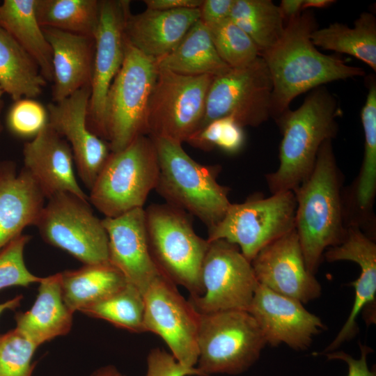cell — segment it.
Returning a JSON list of instances; mask_svg holds the SVG:
<instances>
[{"mask_svg": "<svg viewBox=\"0 0 376 376\" xmlns=\"http://www.w3.org/2000/svg\"><path fill=\"white\" fill-rule=\"evenodd\" d=\"M316 29L313 11L305 10L288 21L279 42L260 55L272 81L270 113L275 120L304 93L331 81L365 75L363 68L318 50L311 38Z\"/></svg>", "mask_w": 376, "mask_h": 376, "instance_id": "cell-1", "label": "cell"}, {"mask_svg": "<svg viewBox=\"0 0 376 376\" xmlns=\"http://www.w3.org/2000/svg\"><path fill=\"white\" fill-rule=\"evenodd\" d=\"M340 114L336 97L323 86L312 90L295 110L275 120L282 134L279 166L266 176L273 194L295 190L311 174L322 144L335 137Z\"/></svg>", "mask_w": 376, "mask_h": 376, "instance_id": "cell-2", "label": "cell"}, {"mask_svg": "<svg viewBox=\"0 0 376 376\" xmlns=\"http://www.w3.org/2000/svg\"><path fill=\"white\" fill-rule=\"evenodd\" d=\"M318 151L309 176L293 191L296 198L295 230L308 270L315 275L323 253L344 238L340 177L331 143Z\"/></svg>", "mask_w": 376, "mask_h": 376, "instance_id": "cell-3", "label": "cell"}, {"mask_svg": "<svg viewBox=\"0 0 376 376\" xmlns=\"http://www.w3.org/2000/svg\"><path fill=\"white\" fill-rule=\"evenodd\" d=\"M151 138L159 164L155 189L168 204L196 216L208 230L215 226L231 205L228 189L217 180V166L198 163L182 148V143Z\"/></svg>", "mask_w": 376, "mask_h": 376, "instance_id": "cell-4", "label": "cell"}, {"mask_svg": "<svg viewBox=\"0 0 376 376\" xmlns=\"http://www.w3.org/2000/svg\"><path fill=\"white\" fill-rule=\"evenodd\" d=\"M159 164L152 138L141 135L111 152L90 189L88 201L105 217L143 207L156 188Z\"/></svg>", "mask_w": 376, "mask_h": 376, "instance_id": "cell-5", "label": "cell"}, {"mask_svg": "<svg viewBox=\"0 0 376 376\" xmlns=\"http://www.w3.org/2000/svg\"><path fill=\"white\" fill-rule=\"evenodd\" d=\"M149 248L160 273L190 297L202 294V264L209 242L199 237L184 211L169 204L146 210Z\"/></svg>", "mask_w": 376, "mask_h": 376, "instance_id": "cell-6", "label": "cell"}, {"mask_svg": "<svg viewBox=\"0 0 376 376\" xmlns=\"http://www.w3.org/2000/svg\"><path fill=\"white\" fill-rule=\"evenodd\" d=\"M266 345L248 311L199 313L196 367L203 376L241 374L256 362Z\"/></svg>", "mask_w": 376, "mask_h": 376, "instance_id": "cell-7", "label": "cell"}, {"mask_svg": "<svg viewBox=\"0 0 376 376\" xmlns=\"http://www.w3.org/2000/svg\"><path fill=\"white\" fill-rule=\"evenodd\" d=\"M158 70V60L126 42L124 61L109 87L105 104L106 140L111 152L146 135L147 108Z\"/></svg>", "mask_w": 376, "mask_h": 376, "instance_id": "cell-8", "label": "cell"}, {"mask_svg": "<svg viewBox=\"0 0 376 376\" xmlns=\"http://www.w3.org/2000/svg\"><path fill=\"white\" fill-rule=\"evenodd\" d=\"M296 206L292 191L231 203L223 219L208 230L207 240L235 244L251 262L264 247L295 228Z\"/></svg>", "mask_w": 376, "mask_h": 376, "instance_id": "cell-9", "label": "cell"}, {"mask_svg": "<svg viewBox=\"0 0 376 376\" xmlns=\"http://www.w3.org/2000/svg\"><path fill=\"white\" fill-rule=\"evenodd\" d=\"M214 77L159 68L147 108L146 135L186 141L201 125Z\"/></svg>", "mask_w": 376, "mask_h": 376, "instance_id": "cell-10", "label": "cell"}, {"mask_svg": "<svg viewBox=\"0 0 376 376\" xmlns=\"http://www.w3.org/2000/svg\"><path fill=\"white\" fill-rule=\"evenodd\" d=\"M43 240L83 263H109V242L102 220L88 203L70 193L48 198L36 224Z\"/></svg>", "mask_w": 376, "mask_h": 376, "instance_id": "cell-11", "label": "cell"}, {"mask_svg": "<svg viewBox=\"0 0 376 376\" xmlns=\"http://www.w3.org/2000/svg\"><path fill=\"white\" fill-rule=\"evenodd\" d=\"M272 92V78L260 56L246 65L230 68L214 77L198 129L226 116L243 127L260 125L271 118Z\"/></svg>", "mask_w": 376, "mask_h": 376, "instance_id": "cell-12", "label": "cell"}, {"mask_svg": "<svg viewBox=\"0 0 376 376\" xmlns=\"http://www.w3.org/2000/svg\"><path fill=\"white\" fill-rule=\"evenodd\" d=\"M203 292L189 301L199 313L248 311L258 282L251 263L235 244L209 242L201 271Z\"/></svg>", "mask_w": 376, "mask_h": 376, "instance_id": "cell-13", "label": "cell"}, {"mask_svg": "<svg viewBox=\"0 0 376 376\" xmlns=\"http://www.w3.org/2000/svg\"><path fill=\"white\" fill-rule=\"evenodd\" d=\"M145 332L159 336L182 364L196 367L199 313L162 274L143 293Z\"/></svg>", "mask_w": 376, "mask_h": 376, "instance_id": "cell-14", "label": "cell"}, {"mask_svg": "<svg viewBox=\"0 0 376 376\" xmlns=\"http://www.w3.org/2000/svg\"><path fill=\"white\" fill-rule=\"evenodd\" d=\"M130 1L102 0L99 22L94 36L91 93L87 124L90 130L106 139L105 104L109 87L125 58L126 39L125 26L131 13Z\"/></svg>", "mask_w": 376, "mask_h": 376, "instance_id": "cell-15", "label": "cell"}, {"mask_svg": "<svg viewBox=\"0 0 376 376\" xmlns=\"http://www.w3.org/2000/svg\"><path fill=\"white\" fill-rule=\"evenodd\" d=\"M91 93L85 86L47 109L49 125L70 143L79 175L89 189L111 152L108 142L88 126Z\"/></svg>", "mask_w": 376, "mask_h": 376, "instance_id": "cell-16", "label": "cell"}, {"mask_svg": "<svg viewBox=\"0 0 376 376\" xmlns=\"http://www.w3.org/2000/svg\"><path fill=\"white\" fill-rule=\"evenodd\" d=\"M248 312L260 327L267 345L282 343L302 351L325 328L319 317L300 301L278 294L258 283Z\"/></svg>", "mask_w": 376, "mask_h": 376, "instance_id": "cell-17", "label": "cell"}, {"mask_svg": "<svg viewBox=\"0 0 376 376\" xmlns=\"http://www.w3.org/2000/svg\"><path fill=\"white\" fill-rule=\"evenodd\" d=\"M259 284L306 304L322 287L307 269L295 228L264 247L251 262Z\"/></svg>", "mask_w": 376, "mask_h": 376, "instance_id": "cell-18", "label": "cell"}, {"mask_svg": "<svg viewBox=\"0 0 376 376\" xmlns=\"http://www.w3.org/2000/svg\"><path fill=\"white\" fill-rule=\"evenodd\" d=\"M102 222L108 236L109 262L143 295L162 274L149 248L146 210L136 208Z\"/></svg>", "mask_w": 376, "mask_h": 376, "instance_id": "cell-19", "label": "cell"}, {"mask_svg": "<svg viewBox=\"0 0 376 376\" xmlns=\"http://www.w3.org/2000/svg\"><path fill=\"white\" fill-rule=\"evenodd\" d=\"M329 262L350 260L361 269L359 278L351 283L354 288V299L350 313L333 341L321 352H331L357 333V320L364 311L367 323L375 322L376 299V244L359 228L353 225L345 230L342 242L324 252Z\"/></svg>", "mask_w": 376, "mask_h": 376, "instance_id": "cell-20", "label": "cell"}, {"mask_svg": "<svg viewBox=\"0 0 376 376\" xmlns=\"http://www.w3.org/2000/svg\"><path fill=\"white\" fill-rule=\"evenodd\" d=\"M23 156L24 168L45 198L67 192L88 201L75 174L71 148L49 124L24 144Z\"/></svg>", "mask_w": 376, "mask_h": 376, "instance_id": "cell-21", "label": "cell"}, {"mask_svg": "<svg viewBox=\"0 0 376 376\" xmlns=\"http://www.w3.org/2000/svg\"><path fill=\"white\" fill-rule=\"evenodd\" d=\"M200 18L199 8L173 10L146 9L127 16V43L143 54L159 60L173 51Z\"/></svg>", "mask_w": 376, "mask_h": 376, "instance_id": "cell-22", "label": "cell"}, {"mask_svg": "<svg viewBox=\"0 0 376 376\" xmlns=\"http://www.w3.org/2000/svg\"><path fill=\"white\" fill-rule=\"evenodd\" d=\"M45 198L24 168L17 173L12 164L0 166V251L26 226H36Z\"/></svg>", "mask_w": 376, "mask_h": 376, "instance_id": "cell-23", "label": "cell"}, {"mask_svg": "<svg viewBox=\"0 0 376 376\" xmlns=\"http://www.w3.org/2000/svg\"><path fill=\"white\" fill-rule=\"evenodd\" d=\"M52 52L54 102L91 86L95 52L94 38L42 27Z\"/></svg>", "mask_w": 376, "mask_h": 376, "instance_id": "cell-24", "label": "cell"}, {"mask_svg": "<svg viewBox=\"0 0 376 376\" xmlns=\"http://www.w3.org/2000/svg\"><path fill=\"white\" fill-rule=\"evenodd\" d=\"M31 308L17 313L15 329L38 347L71 329L73 314L62 295L60 272L42 277Z\"/></svg>", "mask_w": 376, "mask_h": 376, "instance_id": "cell-25", "label": "cell"}, {"mask_svg": "<svg viewBox=\"0 0 376 376\" xmlns=\"http://www.w3.org/2000/svg\"><path fill=\"white\" fill-rule=\"evenodd\" d=\"M36 0L0 2V27L33 58L46 81H53L52 52L36 13Z\"/></svg>", "mask_w": 376, "mask_h": 376, "instance_id": "cell-26", "label": "cell"}, {"mask_svg": "<svg viewBox=\"0 0 376 376\" xmlns=\"http://www.w3.org/2000/svg\"><path fill=\"white\" fill-rule=\"evenodd\" d=\"M60 276L63 298L72 313L105 299L127 283L110 262L84 265L60 272Z\"/></svg>", "mask_w": 376, "mask_h": 376, "instance_id": "cell-27", "label": "cell"}, {"mask_svg": "<svg viewBox=\"0 0 376 376\" xmlns=\"http://www.w3.org/2000/svg\"><path fill=\"white\" fill-rule=\"evenodd\" d=\"M158 66L193 76L216 77L230 69L219 56L207 26L200 19L190 28L173 51L158 60Z\"/></svg>", "mask_w": 376, "mask_h": 376, "instance_id": "cell-28", "label": "cell"}, {"mask_svg": "<svg viewBox=\"0 0 376 376\" xmlns=\"http://www.w3.org/2000/svg\"><path fill=\"white\" fill-rule=\"evenodd\" d=\"M47 81L33 58L0 27V86L15 102L38 96Z\"/></svg>", "mask_w": 376, "mask_h": 376, "instance_id": "cell-29", "label": "cell"}, {"mask_svg": "<svg viewBox=\"0 0 376 376\" xmlns=\"http://www.w3.org/2000/svg\"><path fill=\"white\" fill-rule=\"evenodd\" d=\"M317 47L351 55L376 71V18L373 13H361L354 26L335 22L311 33Z\"/></svg>", "mask_w": 376, "mask_h": 376, "instance_id": "cell-30", "label": "cell"}, {"mask_svg": "<svg viewBox=\"0 0 376 376\" xmlns=\"http://www.w3.org/2000/svg\"><path fill=\"white\" fill-rule=\"evenodd\" d=\"M230 19L250 37L260 55L279 42L285 26L279 6L271 0H235Z\"/></svg>", "mask_w": 376, "mask_h": 376, "instance_id": "cell-31", "label": "cell"}, {"mask_svg": "<svg viewBox=\"0 0 376 376\" xmlns=\"http://www.w3.org/2000/svg\"><path fill=\"white\" fill-rule=\"evenodd\" d=\"M100 3L98 0H36V13L41 27L94 38Z\"/></svg>", "mask_w": 376, "mask_h": 376, "instance_id": "cell-32", "label": "cell"}, {"mask_svg": "<svg viewBox=\"0 0 376 376\" xmlns=\"http://www.w3.org/2000/svg\"><path fill=\"white\" fill-rule=\"evenodd\" d=\"M81 312L88 316L106 320L117 327L131 332H145L143 295L129 283Z\"/></svg>", "mask_w": 376, "mask_h": 376, "instance_id": "cell-33", "label": "cell"}, {"mask_svg": "<svg viewBox=\"0 0 376 376\" xmlns=\"http://www.w3.org/2000/svg\"><path fill=\"white\" fill-rule=\"evenodd\" d=\"M368 93L361 111L364 132V155L358 179L356 200L362 210H368L373 203L376 191V81L367 78Z\"/></svg>", "mask_w": 376, "mask_h": 376, "instance_id": "cell-34", "label": "cell"}, {"mask_svg": "<svg viewBox=\"0 0 376 376\" xmlns=\"http://www.w3.org/2000/svg\"><path fill=\"white\" fill-rule=\"evenodd\" d=\"M207 28L219 56L230 68L246 65L260 56L253 40L230 18Z\"/></svg>", "mask_w": 376, "mask_h": 376, "instance_id": "cell-35", "label": "cell"}, {"mask_svg": "<svg viewBox=\"0 0 376 376\" xmlns=\"http://www.w3.org/2000/svg\"><path fill=\"white\" fill-rule=\"evenodd\" d=\"M185 142L204 150L218 148L227 153L235 154L243 148L245 134L243 127L233 118L226 116L198 129Z\"/></svg>", "mask_w": 376, "mask_h": 376, "instance_id": "cell-36", "label": "cell"}, {"mask_svg": "<svg viewBox=\"0 0 376 376\" xmlns=\"http://www.w3.org/2000/svg\"><path fill=\"white\" fill-rule=\"evenodd\" d=\"M37 348L15 328L0 335V376H32Z\"/></svg>", "mask_w": 376, "mask_h": 376, "instance_id": "cell-37", "label": "cell"}, {"mask_svg": "<svg viewBox=\"0 0 376 376\" xmlns=\"http://www.w3.org/2000/svg\"><path fill=\"white\" fill-rule=\"evenodd\" d=\"M30 237L22 234L0 251V290L10 286L26 287L40 281L41 277L27 269L24 259Z\"/></svg>", "mask_w": 376, "mask_h": 376, "instance_id": "cell-38", "label": "cell"}, {"mask_svg": "<svg viewBox=\"0 0 376 376\" xmlns=\"http://www.w3.org/2000/svg\"><path fill=\"white\" fill-rule=\"evenodd\" d=\"M47 110L29 98L15 101L7 116V125L15 135L34 138L48 125Z\"/></svg>", "mask_w": 376, "mask_h": 376, "instance_id": "cell-39", "label": "cell"}, {"mask_svg": "<svg viewBox=\"0 0 376 376\" xmlns=\"http://www.w3.org/2000/svg\"><path fill=\"white\" fill-rule=\"evenodd\" d=\"M203 376L196 367H187L171 353L156 347L147 357L146 376Z\"/></svg>", "mask_w": 376, "mask_h": 376, "instance_id": "cell-40", "label": "cell"}, {"mask_svg": "<svg viewBox=\"0 0 376 376\" xmlns=\"http://www.w3.org/2000/svg\"><path fill=\"white\" fill-rule=\"evenodd\" d=\"M361 356L354 359L343 351H334L324 354L329 359L341 360L347 363V376H376L375 370L370 369L368 365V356L373 350L369 347L360 345Z\"/></svg>", "mask_w": 376, "mask_h": 376, "instance_id": "cell-41", "label": "cell"}, {"mask_svg": "<svg viewBox=\"0 0 376 376\" xmlns=\"http://www.w3.org/2000/svg\"><path fill=\"white\" fill-rule=\"evenodd\" d=\"M235 0H203L199 8V19L207 26L230 18Z\"/></svg>", "mask_w": 376, "mask_h": 376, "instance_id": "cell-42", "label": "cell"}, {"mask_svg": "<svg viewBox=\"0 0 376 376\" xmlns=\"http://www.w3.org/2000/svg\"><path fill=\"white\" fill-rule=\"evenodd\" d=\"M203 0H144L146 9L173 10L186 8H199Z\"/></svg>", "mask_w": 376, "mask_h": 376, "instance_id": "cell-43", "label": "cell"}, {"mask_svg": "<svg viewBox=\"0 0 376 376\" xmlns=\"http://www.w3.org/2000/svg\"><path fill=\"white\" fill-rule=\"evenodd\" d=\"M304 0H282L279 6L281 14L287 22L301 13Z\"/></svg>", "mask_w": 376, "mask_h": 376, "instance_id": "cell-44", "label": "cell"}, {"mask_svg": "<svg viewBox=\"0 0 376 376\" xmlns=\"http://www.w3.org/2000/svg\"><path fill=\"white\" fill-rule=\"evenodd\" d=\"M89 376H127L120 373L115 366H106L97 369Z\"/></svg>", "mask_w": 376, "mask_h": 376, "instance_id": "cell-45", "label": "cell"}, {"mask_svg": "<svg viewBox=\"0 0 376 376\" xmlns=\"http://www.w3.org/2000/svg\"><path fill=\"white\" fill-rule=\"evenodd\" d=\"M335 1L333 0H304L302 10L308 8H323L333 4Z\"/></svg>", "mask_w": 376, "mask_h": 376, "instance_id": "cell-46", "label": "cell"}, {"mask_svg": "<svg viewBox=\"0 0 376 376\" xmlns=\"http://www.w3.org/2000/svg\"><path fill=\"white\" fill-rule=\"evenodd\" d=\"M23 296L17 295L5 302L0 303V315L7 310H15L20 306Z\"/></svg>", "mask_w": 376, "mask_h": 376, "instance_id": "cell-47", "label": "cell"}, {"mask_svg": "<svg viewBox=\"0 0 376 376\" xmlns=\"http://www.w3.org/2000/svg\"><path fill=\"white\" fill-rule=\"evenodd\" d=\"M3 91L2 88L0 86V103H1V96L3 95Z\"/></svg>", "mask_w": 376, "mask_h": 376, "instance_id": "cell-48", "label": "cell"}, {"mask_svg": "<svg viewBox=\"0 0 376 376\" xmlns=\"http://www.w3.org/2000/svg\"><path fill=\"white\" fill-rule=\"evenodd\" d=\"M0 105H1V103H0ZM0 108H1V106H0ZM0 130H1V126H0Z\"/></svg>", "mask_w": 376, "mask_h": 376, "instance_id": "cell-49", "label": "cell"}]
</instances>
